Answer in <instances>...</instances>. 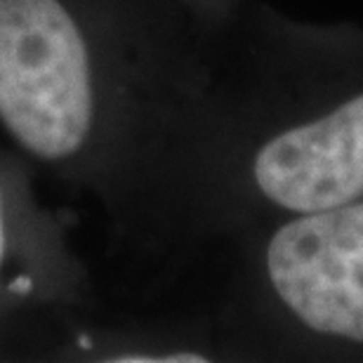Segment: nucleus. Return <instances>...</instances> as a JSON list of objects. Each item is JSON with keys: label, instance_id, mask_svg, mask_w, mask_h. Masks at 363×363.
Returning <instances> with one entry per match:
<instances>
[{"label": "nucleus", "instance_id": "nucleus-1", "mask_svg": "<svg viewBox=\"0 0 363 363\" xmlns=\"http://www.w3.org/2000/svg\"><path fill=\"white\" fill-rule=\"evenodd\" d=\"M363 199V26L250 0L213 31L133 252L163 272L241 231Z\"/></svg>", "mask_w": 363, "mask_h": 363}, {"label": "nucleus", "instance_id": "nucleus-2", "mask_svg": "<svg viewBox=\"0 0 363 363\" xmlns=\"http://www.w3.org/2000/svg\"><path fill=\"white\" fill-rule=\"evenodd\" d=\"M210 40L175 0H0V133L128 250Z\"/></svg>", "mask_w": 363, "mask_h": 363}, {"label": "nucleus", "instance_id": "nucleus-3", "mask_svg": "<svg viewBox=\"0 0 363 363\" xmlns=\"http://www.w3.org/2000/svg\"><path fill=\"white\" fill-rule=\"evenodd\" d=\"M210 314L238 361H363V199L215 245Z\"/></svg>", "mask_w": 363, "mask_h": 363}, {"label": "nucleus", "instance_id": "nucleus-4", "mask_svg": "<svg viewBox=\"0 0 363 363\" xmlns=\"http://www.w3.org/2000/svg\"><path fill=\"white\" fill-rule=\"evenodd\" d=\"M92 302V276L69 222L38 196L31 165L0 144V321Z\"/></svg>", "mask_w": 363, "mask_h": 363}, {"label": "nucleus", "instance_id": "nucleus-5", "mask_svg": "<svg viewBox=\"0 0 363 363\" xmlns=\"http://www.w3.org/2000/svg\"><path fill=\"white\" fill-rule=\"evenodd\" d=\"M31 359L78 363L238 361L210 311L199 316H106L92 304L35 321Z\"/></svg>", "mask_w": 363, "mask_h": 363}, {"label": "nucleus", "instance_id": "nucleus-6", "mask_svg": "<svg viewBox=\"0 0 363 363\" xmlns=\"http://www.w3.org/2000/svg\"><path fill=\"white\" fill-rule=\"evenodd\" d=\"M184 12L206 28H224L245 10L250 0H175Z\"/></svg>", "mask_w": 363, "mask_h": 363}, {"label": "nucleus", "instance_id": "nucleus-7", "mask_svg": "<svg viewBox=\"0 0 363 363\" xmlns=\"http://www.w3.org/2000/svg\"><path fill=\"white\" fill-rule=\"evenodd\" d=\"M33 321H0V361L31 359Z\"/></svg>", "mask_w": 363, "mask_h": 363}]
</instances>
